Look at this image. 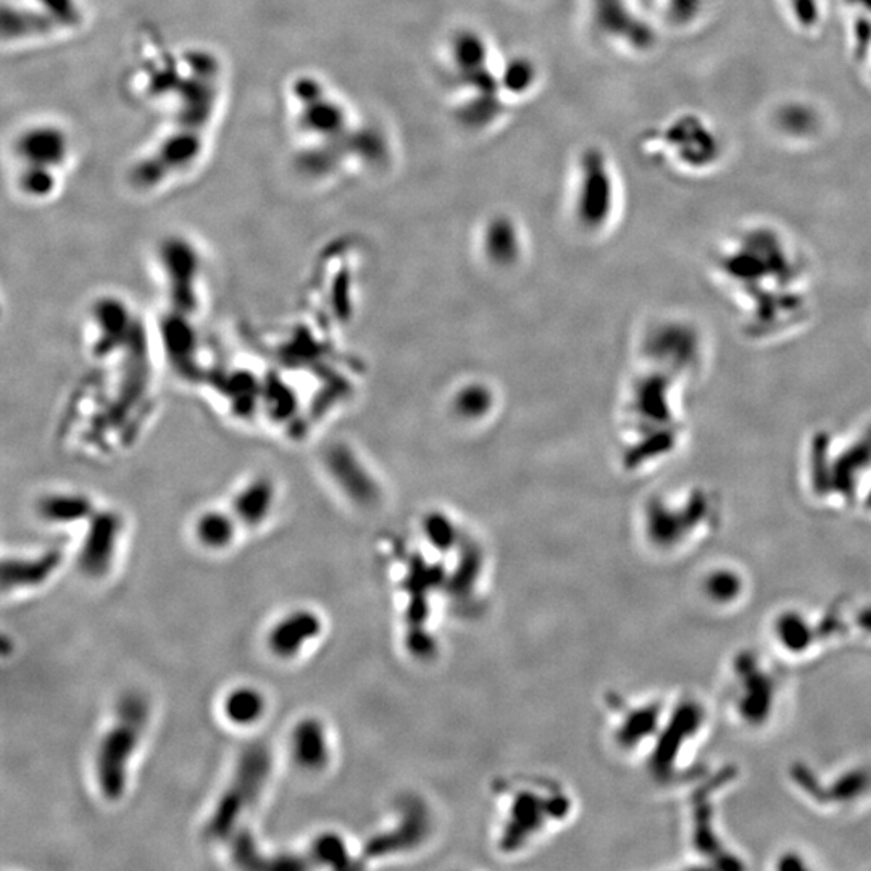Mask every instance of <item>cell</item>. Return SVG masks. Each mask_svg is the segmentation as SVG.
<instances>
[{"mask_svg":"<svg viewBox=\"0 0 871 871\" xmlns=\"http://www.w3.org/2000/svg\"><path fill=\"white\" fill-rule=\"evenodd\" d=\"M700 591L710 607L731 611L747 597L748 580L744 571L733 565H716L704 573Z\"/></svg>","mask_w":871,"mask_h":871,"instance_id":"ac0fdd59","label":"cell"},{"mask_svg":"<svg viewBox=\"0 0 871 871\" xmlns=\"http://www.w3.org/2000/svg\"><path fill=\"white\" fill-rule=\"evenodd\" d=\"M186 77L179 80L178 107L173 129L154 154L131 170L136 189L152 190L189 169L204 149L206 129L216 114L220 94V63L212 54L194 53L186 59Z\"/></svg>","mask_w":871,"mask_h":871,"instance_id":"3957f363","label":"cell"},{"mask_svg":"<svg viewBox=\"0 0 871 871\" xmlns=\"http://www.w3.org/2000/svg\"><path fill=\"white\" fill-rule=\"evenodd\" d=\"M312 860L323 863V866L342 869V867L349 866L350 857L344 840L338 835L326 833V835L318 836L312 844L311 862Z\"/></svg>","mask_w":871,"mask_h":871,"instance_id":"d4e9b609","label":"cell"},{"mask_svg":"<svg viewBox=\"0 0 871 871\" xmlns=\"http://www.w3.org/2000/svg\"><path fill=\"white\" fill-rule=\"evenodd\" d=\"M124 525V516L112 509H97L88 520L86 536L78 556L80 570L86 577L102 578L111 571Z\"/></svg>","mask_w":871,"mask_h":871,"instance_id":"7c38bea8","label":"cell"},{"mask_svg":"<svg viewBox=\"0 0 871 871\" xmlns=\"http://www.w3.org/2000/svg\"><path fill=\"white\" fill-rule=\"evenodd\" d=\"M265 712V699L254 687H236L224 699V713L234 724H252Z\"/></svg>","mask_w":871,"mask_h":871,"instance_id":"cb8c5ba5","label":"cell"},{"mask_svg":"<svg viewBox=\"0 0 871 871\" xmlns=\"http://www.w3.org/2000/svg\"><path fill=\"white\" fill-rule=\"evenodd\" d=\"M231 838H233L231 857H233V862L236 863L237 867L247 870L268 869V862H270V860L265 859V857H262V853L258 852L255 840L252 839L249 832L234 833Z\"/></svg>","mask_w":871,"mask_h":871,"instance_id":"484cf974","label":"cell"},{"mask_svg":"<svg viewBox=\"0 0 871 871\" xmlns=\"http://www.w3.org/2000/svg\"><path fill=\"white\" fill-rule=\"evenodd\" d=\"M141 332L138 315L120 295H98L88 309L86 349L95 362L111 363L128 356L126 350L144 341Z\"/></svg>","mask_w":871,"mask_h":871,"instance_id":"30bf717a","label":"cell"},{"mask_svg":"<svg viewBox=\"0 0 871 871\" xmlns=\"http://www.w3.org/2000/svg\"><path fill=\"white\" fill-rule=\"evenodd\" d=\"M724 709L733 723L747 731L774 727L786 706L785 675L757 651L734 653L724 678Z\"/></svg>","mask_w":871,"mask_h":871,"instance_id":"5b68a950","label":"cell"},{"mask_svg":"<svg viewBox=\"0 0 871 871\" xmlns=\"http://www.w3.org/2000/svg\"><path fill=\"white\" fill-rule=\"evenodd\" d=\"M94 500L83 492L53 491L40 496L36 502L39 519L50 525H73L88 522L94 515Z\"/></svg>","mask_w":871,"mask_h":871,"instance_id":"ffe728a7","label":"cell"},{"mask_svg":"<svg viewBox=\"0 0 871 871\" xmlns=\"http://www.w3.org/2000/svg\"><path fill=\"white\" fill-rule=\"evenodd\" d=\"M294 94L301 102L302 128L326 139H338L341 136L347 124L346 112L315 80H299L294 84Z\"/></svg>","mask_w":871,"mask_h":871,"instance_id":"5bb4252c","label":"cell"},{"mask_svg":"<svg viewBox=\"0 0 871 871\" xmlns=\"http://www.w3.org/2000/svg\"><path fill=\"white\" fill-rule=\"evenodd\" d=\"M710 342L706 329L696 320L683 315L659 316L639 336V365L672 374L690 386L710 367Z\"/></svg>","mask_w":871,"mask_h":871,"instance_id":"8992f818","label":"cell"},{"mask_svg":"<svg viewBox=\"0 0 871 871\" xmlns=\"http://www.w3.org/2000/svg\"><path fill=\"white\" fill-rule=\"evenodd\" d=\"M292 755L305 770H322L328 764V738L316 718L299 721L292 731Z\"/></svg>","mask_w":871,"mask_h":871,"instance_id":"44dd1931","label":"cell"},{"mask_svg":"<svg viewBox=\"0 0 871 871\" xmlns=\"http://www.w3.org/2000/svg\"><path fill=\"white\" fill-rule=\"evenodd\" d=\"M37 9L50 16L59 28H77L83 22L78 0H36Z\"/></svg>","mask_w":871,"mask_h":871,"instance_id":"4316f807","label":"cell"},{"mask_svg":"<svg viewBox=\"0 0 871 871\" xmlns=\"http://www.w3.org/2000/svg\"><path fill=\"white\" fill-rule=\"evenodd\" d=\"M156 274L169 312L197 318L206 301V260L197 244L182 234L163 237Z\"/></svg>","mask_w":871,"mask_h":871,"instance_id":"ba28073f","label":"cell"},{"mask_svg":"<svg viewBox=\"0 0 871 871\" xmlns=\"http://www.w3.org/2000/svg\"><path fill=\"white\" fill-rule=\"evenodd\" d=\"M271 770V755L262 743H252L241 752L236 770L207 823L210 839H228L236 833L244 810L254 804Z\"/></svg>","mask_w":871,"mask_h":871,"instance_id":"9c48e42d","label":"cell"},{"mask_svg":"<svg viewBox=\"0 0 871 871\" xmlns=\"http://www.w3.org/2000/svg\"><path fill=\"white\" fill-rule=\"evenodd\" d=\"M687 387L672 374L638 365L622 407L623 457L629 467H659L683 448Z\"/></svg>","mask_w":871,"mask_h":871,"instance_id":"7a4b0ae2","label":"cell"},{"mask_svg":"<svg viewBox=\"0 0 871 871\" xmlns=\"http://www.w3.org/2000/svg\"><path fill=\"white\" fill-rule=\"evenodd\" d=\"M149 720V704L139 693H128L117 706L114 724L102 738L95 757V775L102 795L118 801L126 788L128 762L138 747Z\"/></svg>","mask_w":871,"mask_h":871,"instance_id":"52a82bcc","label":"cell"},{"mask_svg":"<svg viewBox=\"0 0 871 871\" xmlns=\"http://www.w3.org/2000/svg\"><path fill=\"white\" fill-rule=\"evenodd\" d=\"M639 520L644 539L655 550L683 554L716 536L723 520V507L712 488L690 483L648 496Z\"/></svg>","mask_w":871,"mask_h":871,"instance_id":"277c9868","label":"cell"},{"mask_svg":"<svg viewBox=\"0 0 871 871\" xmlns=\"http://www.w3.org/2000/svg\"><path fill=\"white\" fill-rule=\"evenodd\" d=\"M839 618L840 623H843L844 638L853 636L859 641H867L871 644V599L863 602L862 605L857 607V611L852 612V620L840 617V614Z\"/></svg>","mask_w":871,"mask_h":871,"instance_id":"83f0119b","label":"cell"},{"mask_svg":"<svg viewBox=\"0 0 871 871\" xmlns=\"http://www.w3.org/2000/svg\"><path fill=\"white\" fill-rule=\"evenodd\" d=\"M278 498V483L267 473H257L241 483L231 502L237 523L247 529L262 525L270 516Z\"/></svg>","mask_w":871,"mask_h":871,"instance_id":"9a60e30c","label":"cell"},{"mask_svg":"<svg viewBox=\"0 0 871 871\" xmlns=\"http://www.w3.org/2000/svg\"><path fill=\"white\" fill-rule=\"evenodd\" d=\"M62 559L63 554L59 549H49L39 556L26 557V559H20V557L3 559L2 568H0L2 590L12 591L43 584L44 581L53 577L54 571L62 564Z\"/></svg>","mask_w":871,"mask_h":871,"instance_id":"d6986e66","label":"cell"},{"mask_svg":"<svg viewBox=\"0 0 871 871\" xmlns=\"http://www.w3.org/2000/svg\"><path fill=\"white\" fill-rule=\"evenodd\" d=\"M16 149L23 166L56 172L67 160L68 138L57 126H36L19 139Z\"/></svg>","mask_w":871,"mask_h":871,"instance_id":"2e32d148","label":"cell"},{"mask_svg":"<svg viewBox=\"0 0 871 871\" xmlns=\"http://www.w3.org/2000/svg\"><path fill=\"white\" fill-rule=\"evenodd\" d=\"M237 523L233 512L210 509L200 513L196 522V536L199 543L207 549H223L233 543L236 534Z\"/></svg>","mask_w":871,"mask_h":871,"instance_id":"603a6c76","label":"cell"},{"mask_svg":"<svg viewBox=\"0 0 871 871\" xmlns=\"http://www.w3.org/2000/svg\"><path fill=\"white\" fill-rule=\"evenodd\" d=\"M843 638L838 611L812 615L808 611L779 612L770 625L774 651L792 660L815 659L828 644Z\"/></svg>","mask_w":871,"mask_h":871,"instance_id":"8fae6325","label":"cell"},{"mask_svg":"<svg viewBox=\"0 0 871 871\" xmlns=\"http://www.w3.org/2000/svg\"><path fill=\"white\" fill-rule=\"evenodd\" d=\"M59 30L57 23L40 9L5 5L2 10V36L7 40L32 39Z\"/></svg>","mask_w":871,"mask_h":871,"instance_id":"7402d4cb","label":"cell"},{"mask_svg":"<svg viewBox=\"0 0 871 871\" xmlns=\"http://www.w3.org/2000/svg\"><path fill=\"white\" fill-rule=\"evenodd\" d=\"M323 472L353 502L369 506L376 499L378 488L372 469L360 458V455L347 444H329L322 452Z\"/></svg>","mask_w":871,"mask_h":871,"instance_id":"4fadbf2b","label":"cell"},{"mask_svg":"<svg viewBox=\"0 0 871 871\" xmlns=\"http://www.w3.org/2000/svg\"><path fill=\"white\" fill-rule=\"evenodd\" d=\"M322 632V620L311 611H298L282 618L268 635L270 651L280 659H292Z\"/></svg>","mask_w":871,"mask_h":871,"instance_id":"e0dca14e","label":"cell"},{"mask_svg":"<svg viewBox=\"0 0 871 871\" xmlns=\"http://www.w3.org/2000/svg\"><path fill=\"white\" fill-rule=\"evenodd\" d=\"M710 275L748 341H785L812 323L815 268L786 231L758 223L718 244Z\"/></svg>","mask_w":871,"mask_h":871,"instance_id":"6da1fadb","label":"cell"}]
</instances>
